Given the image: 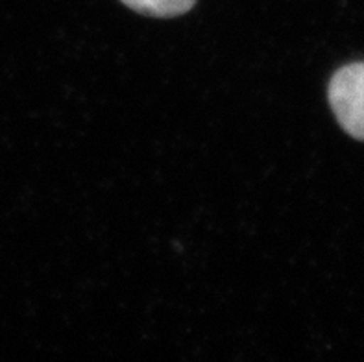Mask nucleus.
<instances>
[{
  "label": "nucleus",
  "instance_id": "f03ea898",
  "mask_svg": "<svg viewBox=\"0 0 364 362\" xmlns=\"http://www.w3.org/2000/svg\"><path fill=\"white\" fill-rule=\"evenodd\" d=\"M137 14L148 15V17H178L187 14L196 0H120Z\"/></svg>",
  "mask_w": 364,
  "mask_h": 362
},
{
  "label": "nucleus",
  "instance_id": "f257e3e1",
  "mask_svg": "<svg viewBox=\"0 0 364 362\" xmlns=\"http://www.w3.org/2000/svg\"><path fill=\"white\" fill-rule=\"evenodd\" d=\"M329 104L342 129L364 141V63L346 65L333 74Z\"/></svg>",
  "mask_w": 364,
  "mask_h": 362
}]
</instances>
